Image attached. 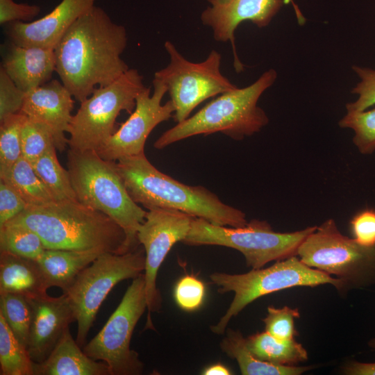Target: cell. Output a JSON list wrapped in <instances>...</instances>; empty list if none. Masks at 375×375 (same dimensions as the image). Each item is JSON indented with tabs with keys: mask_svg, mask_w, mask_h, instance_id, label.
Segmentation results:
<instances>
[{
	"mask_svg": "<svg viewBox=\"0 0 375 375\" xmlns=\"http://www.w3.org/2000/svg\"><path fill=\"white\" fill-rule=\"evenodd\" d=\"M340 128L354 132L353 142L362 154L375 150V108L360 112H347L338 122Z\"/></svg>",
	"mask_w": 375,
	"mask_h": 375,
	"instance_id": "obj_31",
	"label": "cell"
},
{
	"mask_svg": "<svg viewBox=\"0 0 375 375\" xmlns=\"http://www.w3.org/2000/svg\"><path fill=\"white\" fill-rule=\"evenodd\" d=\"M34 362L0 312V374L34 375Z\"/></svg>",
	"mask_w": 375,
	"mask_h": 375,
	"instance_id": "obj_26",
	"label": "cell"
},
{
	"mask_svg": "<svg viewBox=\"0 0 375 375\" xmlns=\"http://www.w3.org/2000/svg\"><path fill=\"white\" fill-rule=\"evenodd\" d=\"M205 295L204 283L193 275L183 276L176 283L174 290L176 304L188 312L198 310L204 301Z\"/></svg>",
	"mask_w": 375,
	"mask_h": 375,
	"instance_id": "obj_35",
	"label": "cell"
},
{
	"mask_svg": "<svg viewBox=\"0 0 375 375\" xmlns=\"http://www.w3.org/2000/svg\"><path fill=\"white\" fill-rule=\"evenodd\" d=\"M26 92L22 90L0 68V121L13 114L19 113Z\"/></svg>",
	"mask_w": 375,
	"mask_h": 375,
	"instance_id": "obj_36",
	"label": "cell"
},
{
	"mask_svg": "<svg viewBox=\"0 0 375 375\" xmlns=\"http://www.w3.org/2000/svg\"><path fill=\"white\" fill-rule=\"evenodd\" d=\"M22 157L32 162L51 148H56V140L51 131L44 125L28 118L21 131Z\"/></svg>",
	"mask_w": 375,
	"mask_h": 375,
	"instance_id": "obj_32",
	"label": "cell"
},
{
	"mask_svg": "<svg viewBox=\"0 0 375 375\" xmlns=\"http://www.w3.org/2000/svg\"><path fill=\"white\" fill-rule=\"evenodd\" d=\"M53 49L22 46L10 42L1 66L13 82L26 93L49 82L56 72Z\"/></svg>",
	"mask_w": 375,
	"mask_h": 375,
	"instance_id": "obj_19",
	"label": "cell"
},
{
	"mask_svg": "<svg viewBox=\"0 0 375 375\" xmlns=\"http://www.w3.org/2000/svg\"><path fill=\"white\" fill-rule=\"evenodd\" d=\"M9 222L35 231L47 249L126 253V236L123 228L108 215L78 200L27 205Z\"/></svg>",
	"mask_w": 375,
	"mask_h": 375,
	"instance_id": "obj_3",
	"label": "cell"
},
{
	"mask_svg": "<svg viewBox=\"0 0 375 375\" xmlns=\"http://www.w3.org/2000/svg\"><path fill=\"white\" fill-rule=\"evenodd\" d=\"M210 278L217 287L219 293L233 292L234 294L225 314L216 324L210 326L211 331L217 335L224 334L233 317L262 296L297 286L331 284L339 291L347 289L342 279L308 266L297 256L278 260L269 267L251 269L244 274L214 272Z\"/></svg>",
	"mask_w": 375,
	"mask_h": 375,
	"instance_id": "obj_6",
	"label": "cell"
},
{
	"mask_svg": "<svg viewBox=\"0 0 375 375\" xmlns=\"http://www.w3.org/2000/svg\"><path fill=\"white\" fill-rule=\"evenodd\" d=\"M115 163L132 199L147 210H177L215 225L234 228L248 223L242 210L224 203L207 188L183 184L161 172L144 152L121 158Z\"/></svg>",
	"mask_w": 375,
	"mask_h": 375,
	"instance_id": "obj_2",
	"label": "cell"
},
{
	"mask_svg": "<svg viewBox=\"0 0 375 375\" xmlns=\"http://www.w3.org/2000/svg\"><path fill=\"white\" fill-rule=\"evenodd\" d=\"M27 203L8 183L0 181V226L20 214Z\"/></svg>",
	"mask_w": 375,
	"mask_h": 375,
	"instance_id": "obj_38",
	"label": "cell"
},
{
	"mask_svg": "<svg viewBox=\"0 0 375 375\" xmlns=\"http://www.w3.org/2000/svg\"><path fill=\"white\" fill-rule=\"evenodd\" d=\"M342 372L347 375H375V362H360L351 360L342 367Z\"/></svg>",
	"mask_w": 375,
	"mask_h": 375,
	"instance_id": "obj_40",
	"label": "cell"
},
{
	"mask_svg": "<svg viewBox=\"0 0 375 375\" xmlns=\"http://www.w3.org/2000/svg\"><path fill=\"white\" fill-rule=\"evenodd\" d=\"M81 348L67 328L47 359L34 362V375H110L106 363L91 358Z\"/></svg>",
	"mask_w": 375,
	"mask_h": 375,
	"instance_id": "obj_20",
	"label": "cell"
},
{
	"mask_svg": "<svg viewBox=\"0 0 375 375\" xmlns=\"http://www.w3.org/2000/svg\"><path fill=\"white\" fill-rule=\"evenodd\" d=\"M317 226L291 232L274 231L266 221L252 219L243 227L215 225L193 217L183 243L192 246L217 245L234 249L244 256L247 267L260 269L271 261L297 256L299 246Z\"/></svg>",
	"mask_w": 375,
	"mask_h": 375,
	"instance_id": "obj_7",
	"label": "cell"
},
{
	"mask_svg": "<svg viewBox=\"0 0 375 375\" xmlns=\"http://www.w3.org/2000/svg\"><path fill=\"white\" fill-rule=\"evenodd\" d=\"M247 347L258 359L281 365H293L308 360V353L294 339L280 340L266 331L246 338Z\"/></svg>",
	"mask_w": 375,
	"mask_h": 375,
	"instance_id": "obj_24",
	"label": "cell"
},
{
	"mask_svg": "<svg viewBox=\"0 0 375 375\" xmlns=\"http://www.w3.org/2000/svg\"><path fill=\"white\" fill-rule=\"evenodd\" d=\"M169 62L154 74L167 89L174 106L173 119L181 122L205 100L238 88L220 70L222 55L212 50L206 59L193 62L185 58L169 41L165 42Z\"/></svg>",
	"mask_w": 375,
	"mask_h": 375,
	"instance_id": "obj_12",
	"label": "cell"
},
{
	"mask_svg": "<svg viewBox=\"0 0 375 375\" xmlns=\"http://www.w3.org/2000/svg\"><path fill=\"white\" fill-rule=\"evenodd\" d=\"M300 317L297 308L284 306L276 308L273 306L267 308V315L262 319L265 331L280 340L294 339L297 332L294 326V319Z\"/></svg>",
	"mask_w": 375,
	"mask_h": 375,
	"instance_id": "obj_33",
	"label": "cell"
},
{
	"mask_svg": "<svg viewBox=\"0 0 375 375\" xmlns=\"http://www.w3.org/2000/svg\"><path fill=\"white\" fill-rule=\"evenodd\" d=\"M31 164L57 201L77 200L69 172L59 162L55 147Z\"/></svg>",
	"mask_w": 375,
	"mask_h": 375,
	"instance_id": "obj_27",
	"label": "cell"
},
{
	"mask_svg": "<svg viewBox=\"0 0 375 375\" xmlns=\"http://www.w3.org/2000/svg\"><path fill=\"white\" fill-rule=\"evenodd\" d=\"M202 374L203 375H230L232 374L228 367L222 364H215L206 368Z\"/></svg>",
	"mask_w": 375,
	"mask_h": 375,
	"instance_id": "obj_41",
	"label": "cell"
},
{
	"mask_svg": "<svg viewBox=\"0 0 375 375\" xmlns=\"http://www.w3.org/2000/svg\"><path fill=\"white\" fill-rule=\"evenodd\" d=\"M41 8L37 5L17 3L13 0H0V24L6 25L15 22H29L39 15Z\"/></svg>",
	"mask_w": 375,
	"mask_h": 375,
	"instance_id": "obj_39",
	"label": "cell"
},
{
	"mask_svg": "<svg viewBox=\"0 0 375 375\" xmlns=\"http://www.w3.org/2000/svg\"><path fill=\"white\" fill-rule=\"evenodd\" d=\"M125 27L94 6L64 34L56 48V72L80 103L130 68L122 58L127 45Z\"/></svg>",
	"mask_w": 375,
	"mask_h": 375,
	"instance_id": "obj_1",
	"label": "cell"
},
{
	"mask_svg": "<svg viewBox=\"0 0 375 375\" xmlns=\"http://www.w3.org/2000/svg\"><path fill=\"white\" fill-rule=\"evenodd\" d=\"M0 312L16 338L27 347L33 319L28 299L19 294L0 293Z\"/></svg>",
	"mask_w": 375,
	"mask_h": 375,
	"instance_id": "obj_29",
	"label": "cell"
},
{
	"mask_svg": "<svg viewBox=\"0 0 375 375\" xmlns=\"http://www.w3.org/2000/svg\"><path fill=\"white\" fill-rule=\"evenodd\" d=\"M0 178L10 185L27 205L41 206L58 201L42 182L31 162L20 158Z\"/></svg>",
	"mask_w": 375,
	"mask_h": 375,
	"instance_id": "obj_25",
	"label": "cell"
},
{
	"mask_svg": "<svg viewBox=\"0 0 375 375\" xmlns=\"http://www.w3.org/2000/svg\"><path fill=\"white\" fill-rule=\"evenodd\" d=\"M144 248L123 254L103 252L83 269L63 293L78 324L76 341L83 347L97 313L110 290L119 282L144 272Z\"/></svg>",
	"mask_w": 375,
	"mask_h": 375,
	"instance_id": "obj_9",
	"label": "cell"
},
{
	"mask_svg": "<svg viewBox=\"0 0 375 375\" xmlns=\"http://www.w3.org/2000/svg\"><path fill=\"white\" fill-rule=\"evenodd\" d=\"M274 69L263 72L252 84L221 94L194 115L165 131L153 147L162 149L197 135L222 133L240 140L259 132L269 123L265 110L258 106L261 95L277 78Z\"/></svg>",
	"mask_w": 375,
	"mask_h": 375,
	"instance_id": "obj_4",
	"label": "cell"
},
{
	"mask_svg": "<svg viewBox=\"0 0 375 375\" xmlns=\"http://www.w3.org/2000/svg\"><path fill=\"white\" fill-rule=\"evenodd\" d=\"M1 251L37 260L47 249L40 237L33 230L17 223L0 226Z\"/></svg>",
	"mask_w": 375,
	"mask_h": 375,
	"instance_id": "obj_28",
	"label": "cell"
},
{
	"mask_svg": "<svg viewBox=\"0 0 375 375\" xmlns=\"http://www.w3.org/2000/svg\"><path fill=\"white\" fill-rule=\"evenodd\" d=\"M352 70L360 81L351 89V93L358 98L346 104L347 112H360L375 104V69L353 65Z\"/></svg>",
	"mask_w": 375,
	"mask_h": 375,
	"instance_id": "obj_34",
	"label": "cell"
},
{
	"mask_svg": "<svg viewBox=\"0 0 375 375\" xmlns=\"http://www.w3.org/2000/svg\"><path fill=\"white\" fill-rule=\"evenodd\" d=\"M147 307L145 278L133 279L117 308L101 331L83 347L91 358L106 363L110 375H139L144 364L130 347L133 330Z\"/></svg>",
	"mask_w": 375,
	"mask_h": 375,
	"instance_id": "obj_11",
	"label": "cell"
},
{
	"mask_svg": "<svg viewBox=\"0 0 375 375\" xmlns=\"http://www.w3.org/2000/svg\"><path fill=\"white\" fill-rule=\"evenodd\" d=\"M103 252L99 249H46L36 260L43 273L48 289L56 286L65 292L78 274Z\"/></svg>",
	"mask_w": 375,
	"mask_h": 375,
	"instance_id": "obj_22",
	"label": "cell"
},
{
	"mask_svg": "<svg viewBox=\"0 0 375 375\" xmlns=\"http://www.w3.org/2000/svg\"><path fill=\"white\" fill-rule=\"evenodd\" d=\"M46 281L36 260L1 251L0 293L34 298L47 294Z\"/></svg>",
	"mask_w": 375,
	"mask_h": 375,
	"instance_id": "obj_21",
	"label": "cell"
},
{
	"mask_svg": "<svg viewBox=\"0 0 375 375\" xmlns=\"http://www.w3.org/2000/svg\"><path fill=\"white\" fill-rule=\"evenodd\" d=\"M210 3L201 15L202 24L212 29L217 42H230L237 72L244 69L235 45V31L243 22L258 28L267 26L282 7L292 0H207Z\"/></svg>",
	"mask_w": 375,
	"mask_h": 375,
	"instance_id": "obj_15",
	"label": "cell"
},
{
	"mask_svg": "<svg viewBox=\"0 0 375 375\" xmlns=\"http://www.w3.org/2000/svg\"><path fill=\"white\" fill-rule=\"evenodd\" d=\"M297 256L308 266L342 279L347 288L375 281V245L363 246L343 235L332 219L307 236Z\"/></svg>",
	"mask_w": 375,
	"mask_h": 375,
	"instance_id": "obj_10",
	"label": "cell"
},
{
	"mask_svg": "<svg viewBox=\"0 0 375 375\" xmlns=\"http://www.w3.org/2000/svg\"><path fill=\"white\" fill-rule=\"evenodd\" d=\"M152 83L153 94L150 87L142 90L136 97L135 109L129 117L96 151L103 159L117 161L144 152L146 140L153 129L173 117L174 106L172 101L161 103L167 92L166 86L154 78Z\"/></svg>",
	"mask_w": 375,
	"mask_h": 375,
	"instance_id": "obj_14",
	"label": "cell"
},
{
	"mask_svg": "<svg viewBox=\"0 0 375 375\" xmlns=\"http://www.w3.org/2000/svg\"><path fill=\"white\" fill-rule=\"evenodd\" d=\"M368 344L374 351H375V338L372 339Z\"/></svg>",
	"mask_w": 375,
	"mask_h": 375,
	"instance_id": "obj_42",
	"label": "cell"
},
{
	"mask_svg": "<svg viewBox=\"0 0 375 375\" xmlns=\"http://www.w3.org/2000/svg\"><path fill=\"white\" fill-rule=\"evenodd\" d=\"M27 117L13 114L0 121V173L8 170L22 155L21 131Z\"/></svg>",
	"mask_w": 375,
	"mask_h": 375,
	"instance_id": "obj_30",
	"label": "cell"
},
{
	"mask_svg": "<svg viewBox=\"0 0 375 375\" xmlns=\"http://www.w3.org/2000/svg\"><path fill=\"white\" fill-rule=\"evenodd\" d=\"M219 347L228 357L237 361L243 375H299L312 369L311 366L275 365L258 359L250 351L246 338L239 331L227 329Z\"/></svg>",
	"mask_w": 375,
	"mask_h": 375,
	"instance_id": "obj_23",
	"label": "cell"
},
{
	"mask_svg": "<svg viewBox=\"0 0 375 375\" xmlns=\"http://www.w3.org/2000/svg\"><path fill=\"white\" fill-rule=\"evenodd\" d=\"M97 0H62L50 12L29 22L6 24L9 42L54 49L64 34Z\"/></svg>",
	"mask_w": 375,
	"mask_h": 375,
	"instance_id": "obj_16",
	"label": "cell"
},
{
	"mask_svg": "<svg viewBox=\"0 0 375 375\" xmlns=\"http://www.w3.org/2000/svg\"><path fill=\"white\" fill-rule=\"evenodd\" d=\"M27 299L33 319L26 348L32 360L38 363L47 359L76 317L64 293L58 297L46 294Z\"/></svg>",
	"mask_w": 375,
	"mask_h": 375,
	"instance_id": "obj_18",
	"label": "cell"
},
{
	"mask_svg": "<svg viewBox=\"0 0 375 375\" xmlns=\"http://www.w3.org/2000/svg\"><path fill=\"white\" fill-rule=\"evenodd\" d=\"M147 87L136 69H129L112 83L96 88L81 102L68 133L70 149L97 151L115 132L120 112L135 109L138 95Z\"/></svg>",
	"mask_w": 375,
	"mask_h": 375,
	"instance_id": "obj_8",
	"label": "cell"
},
{
	"mask_svg": "<svg viewBox=\"0 0 375 375\" xmlns=\"http://www.w3.org/2000/svg\"><path fill=\"white\" fill-rule=\"evenodd\" d=\"M193 216L168 208L148 210L138 231V238L145 251V291L148 315L145 329H154L151 312L162 305L156 286L158 269L174 244L183 242L188 234Z\"/></svg>",
	"mask_w": 375,
	"mask_h": 375,
	"instance_id": "obj_13",
	"label": "cell"
},
{
	"mask_svg": "<svg viewBox=\"0 0 375 375\" xmlns=\"http://www.w3.org/2000/svg\"><path fill=\"white\" fill-rule=\"evenodd\" d=\"M74 97L61 81L49 82L26 93L19 113L42 124L53 133L56 149L62 151L68 144V133L73 115Z\"/></svg>",
	"mask_w": 375,
	"mask_h": 375,
	"instance_id": "obj_17",
	"label": "cell"
},
{
	"mask_svg": "<svg viewBox=\"0 0 375 375\" xmlns=\"http://www.w3.org/2000/svg\"><path fill=\"white\" fill-rule=\"evenodd\" d=\"M67 165L77 200L108 215L123 228L126 253L137 249L140 244L138 231L147 210L129 195L115 161L103 159L94 150L69 148Z\"/></svg>",
	"mask_w": 375,
	"mask_h": 375,
	"instance_id": "obj_5",
	"label": "cell"
},
{
	"mask_svg": "<svg viewBox=\"0 0 375 375\" xmlns=\"http://www.w3.org/2000/svg\"><path fill=\"white\" fill-rule=\"evenodd\" d=\"M354 240L366 247L375 245V210L364 209L356 214L350 222Z\"/></svg>",
	"mask_w": 375,
	"mask_h": 375,
	"instance_id": "obj_37",
	"label": "cell"
}]
</instances>
